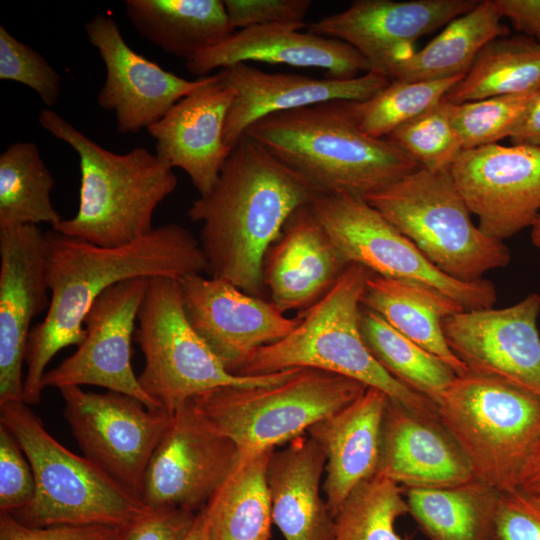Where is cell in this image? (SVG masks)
Returning a JSON list of instances; mask_svg holds the SVG:
<instances>
[{
    "instance_id": "30",
    "label": "cell",
    "mask_w": 540,
    "mask_h": 540,
    "mask_svg": "<svg viewBox=\"0 0 540 540\" xmlns=\"http://www.w3.org/2000/svg\"><path fill=\"white\" fill-rule=\"evenodd\" d=\"M500 496L477 478L450 487L406 490L409 514L429 540H499Z\"/></svg>"
},
{
    "instance_id": "35",
    "label": "cell",
    "mask_w": 540,
    "mask_h": 540,
    "mask_svg": "<svg viewBox=\"0 0 540 540\" xmlns=\"http://www.w3.org/2000/svg\"><path fill=\"white\" fill-rule=\"evenodd\" d=\"M360 329L368 349L385 370L435 404L457 376L438 357L363 306Z\"/></svg>"
},
{
    "instance_id": "4",
    "label": "cell",
    "mask_w": 540,
    "mask_h": 540,
    "mask_svg": "<svg viewBox=\"0 0 540 540\" xmlns=\"http://www.w3.org/2000/svg\"><path fill=\"white\" fill-rule=\"evenodd\" d=\"M38 122L79 157L78 210L53 230L97 246L120 247L154 228V212L178 183L167 162L145 147L124 154L107 150L51 108L40 111Z\"/></svg>"
},
{
    "instance_id": "25",
    "label": "cell",
    "mask_w": 540,
    "mask_h": 540,
    "mask_svg": "<svg viewBox=\"0 0 540 540\" xmlns=\"http://www.w3.org/2000/svg\"><path fill=\"white\" fill-rule=\"evenodd\" d=\"M348 266L308 204L289 217L269 248L263 266L264 285L281 312L308 309Z\"/></svg>"
},
{
    "instance_id": "50",
    "label": "cell",
    "mask_w": 540,
    "mask_h": 540,
    "mask_svg": "<svg viewBox=\"0 0 540 540\" xmlns=\"http://www.w3.org/2000/svg\"><path fill=\"white\" fill-rule=\"evenodd\" d=\"M531 240L534 246L540 249V215L531 226Z\"/></svg>"
},
{
    "instance_id": "18",
    "label": "cell",
    "mask_w": 540,
    "mask_h": 540,
    "mask_svg": "<svg viewBox=\"0 0 540 540\" xmlns=\"http://www.w3.org/2000/svg\"><path fill=\"white\" fill-rule=\"evenodd\" d=\"M49 305L45 232L35 225L0 231V405L23 401L31 322Z\"/></svg>"
},
{
    "instance_id": "39",
    "label": "cell",
    "mask_w": 540,
    "mask_h": 540,
    "mask_svg": "<svg viewBox=\"0 0 540 540\" xmlns=\"http://www.w3.org/2000/svg\"><path fill=\"white\" fill-rule=\"evenodd\" d=\"M536 92L452 103L451 119L463 149L496 144L509 137Z\"/></svg>"
},
{
    "instance_id": "49",
    "label": "cell",
    "mask_w": 540,
    "mask_h": 540,
    "mask_svg": "<svg viewBox=\"0 0 540 540\" xmlns=\"http://www.w3.org/2000/svg\"><path fill=\"white\" fill-rule=\"evenodd\" d=\"M185 540H211L210 514L207 505L197 512L194 524Z\"/></svg>"
},
{
    "instance_id": "1",
    "label": "cell",
    "mask_w": 540,
    "mask_h": 540,
    "mask_svg": "<svg viewBox=\"0 0 540 540\" xmlns=\"http://www.w3.org/2000/svg\"><path fill=\"white\" fill-rule=\"evenodd\" d=\"M50 305L32 327L26 349L23 401L38 404L52 358L85 337L84 320L109 287L133 278L180 280L206 271L199 240L184 226L167 223L120 247H101L53 229L45 232Z\"/></svg>"
},
{
    "instance_id": "8",
    "label": "cell",
    "mask_w": 540,
    "mask_h": 540,
    "mask_svg": "<svg viewBox=\"0 0 540 540\" xmlns=\"http://www.w3.org/2000/svg\"><path fill=\"white\" fill-rule=\"evenodd\" d=\"M436 405L475 478L501 493L518 490L540 448V396L468 371L456 376Z\"/></svg>"
},
{
    "instance_id": "48",
    "label": "cell",
    "mask_w": 540,
    "mask_h": 540,
    "mask_svg": "<svg viewBox=\"0 0 540 540\" xmlns=\"http://www.w3.org/2000/svg\"><path fill=\"white\" fill-rule=\"evenodd\" d=\"M518 490L540 496V448L526 470Z\"/></svg>"
},
{
    "instance_id": "43",
    "label": "cell",
    "mask_w": 540,
    "mask_h": 540,
    "mask_svg": "<svg viewBox=\"0 0 540 540\" xmlns=\"http://www.w3.org/2000/svg\"><path fill=\"white\" fill-rule=\"evenodd\" d=\"M497 531L499 540H540V496L501 493Z\"/></svg>"
},
{
    "instance_id": "11",
    "label": "cell",
    "mask_w": 540,
    "mask_h": 540,
    "mask_svg": "<svg viewBox=\"0 0 540 540\" xmlns=\"http://www.w3.org/2000/svg\"><path fill=\"white\" fill-rule=\"evenodd\" d=\"M311 207L347 263L359 264L384 278L427 286L465 310L489 309L496 303L492 282L461 281L443 273L364 197L320 194Z\"/></svg>"
},
{
    "instance_id": "33",
    "label": "cell",
    "mask_w": 540,
    "mask_h": 540,
    "mask_svg": "<svg viewBox=\"0 0 540 540\" xmlns=\"http://www.w3.org/2000/svg\"><path fill=\"white\" fill-rule=\"evenodd\" d=\"M540 89V44L527 36H502L488 43L466 75L446 94L453 104L521 95Z\"/></svg>"
},
{
    "instance_id": "22",
    "label": "cell",
    "mask_w": 540,
    "mask_h": 540,
    "mask_svg": "<svg viewBox=\"0 0 540 540\" xmlns=\"http://www.w3.org/2000/svg\"><path fill=\"white\" fill-rule=\"evenodd\" d=\"M376 475L412 488H442L475 478L460 445L437 411L408 408L389 399Z\"/></svg>"
},
{
    "instance_id": "23",
    "label": "cell",
    "mask_w": 540,
    "mask_h": 540,
    "mask_svg": "<svg viewBox=\"0 0 540 540\" xmlns=\"http://www.w3.org/2000/svg\"><path fill=\"white\" fill-rule=\"evenodd\" d=\"M235 91L218 73L204 87L175 103L146 130L156 141V154L173 169H182L199 196L207 195L231 153L224 129Z\"/></svg>"
},
{
    "instance_id": "20",
    "label": "cell",
    "mask_w": 540,
    "mask_h": 540,
    "mask_svg": "<svg viewBox=\"0 0 540 540\" xmlns=\"http://www.w3.org/2000/svg\"><path fill=\"white\" fill-rule=\"evenodd\" d=\"M178 281L188 321L232 374L253 351L284 338L300 321L223 279L191 274Z\"/></svg>"
},
{
    "instance_id": "12",
    "label": "cell",
    "mask_w": 540,
    "mask_h": 540,
    "mask_svg": "<svg viewBox=\"0 0 540 540\" xmlns=\"http://www.w3.org/2000/svg\"><path fill=\"white\" fill-rule=\"evenodd\" d=\"M59 390L64 417L84 456L141 498L147 465L171 414L120 392Z\"/></svg>"
},
{
    "instance_id": "6",
    "label": "cell",
    "mask_w": 540,
    "mask_h": 540,
    "mask_svg": "<svg viewBox=\"0 0 540 540\" xmlns=\"http://www.w3.org/2000/svg\"><path fill=\"white\" fill-rule=\"evenodd\" d=\"M0 422L15 437L35 479L32 500L10 514L20 523L123 529L153 511L92 461L59 443L24 401L0 405Z\"/></svg>"
},
{
    "instance_id": "14",
    "label": "cell",
    "mask_w": 540,
    "mask_h": 540,
    "mask_svg": "<svg viewBox=\"0 0 540 540\" xmlns=\"http://www.w3.org/2000/svg\"><path fill=\"white\" fill-rule=\"evenodd\" d=\"M148 285L149 278L140 277L106 289L85 317L83 341L45 372L43 387L99 386L134 397L149 409H161L141 387L131 363L135 323Z\"/></svg>"
},
{
    "instance_id": "15",
    "label": "cell",
    "mask_w": 540,
    "mask_h": 540,
    "mask_svg": "<svg viewBox=\"0 0 540 540\" xmlns=\"http://www.w3.org/2000/svg\"><path fill=\"white\" fill-rule=\"evenodd\" d=\"M449 172L478 227L493 239L512 237L540 215V147L463 149Z\"/></svg>"
},
{
    "instance_id": "34",
    "label": "cell",
    "mask_w": 540,
    "mask_h": 540,
    "mask_svg": "<svg viewBox=\"0 0 540 540\" xmlns=\"http://www.w3.org/2000/svg\"><path fill=\"white\" fill-rule=\"evenodd\" d=\"M55 179L33 141H17L0 155V231L63 218L51 200Z\"/></svg>"
},
{
    "instance_id": "27",
    "label": "cell",
    "mask_w": 540,
    "mask_h": 540,
    "mask_svg": "<svg viewBox=\"0 0 540 540\" xmlns=\"http://www.w3.org/2000/svg\"><path fill=\"white\" fill-rule=\"evenodd\" d=\"M325 465L308 434L272 452L266 473L272 520L285 540H332L335 519L320 492Z\"/></svg>"
},
{
    "instance_id": "2",
    "label": "cell",
    "mask_w": 540,
    "mask_h": 540,
    "mask_svg": "<svg viewBox=\"0 0 540 540\" xmlns=\"http://www.w3.org/2000/svg\"><path fill=\"white\" fill-rule=\"evenodd\" d=\"M321 193L263 146L244 135L232 148L212 190L188 209L201 224L210 277L260 297L263 266L289 217Z\"/></svg>"
},
{
    "instance_id": "46",
    "label": "cell",
    "mask_w": 540,
    "mask_h": 540,
    "mask_svg": "<svg viewBox=\"0 0 540 540\" xmlns=\"http://www.w3.org/2000/svg\"><path fill=\"white\" fill-rule=\"evenodd\" d=\"M502 16L516 30L540 44V0H494Z\"/></svg>"
},
{
    "instance_id": "24",
    "label": "cell",
    "mask_w": 540,
    "mask_h": 540,
    "mask_svg": "<svg viewBox=\"0 0 540 540\" xmlns=\"http://www.w3.org/2000/svg\"><path fill=\"white\" fill-rule=\"evenodd\" d=\"M299 24L254 26L234 31L216 46L186 61V69L197 78L214 69L237 63L259 61L303 68H318L328 77L350 79L370 71L368 61L351 45L300 30Z\"/></svg>"
},
{
    "instance_id": "44",
    "label": "cell",
    "mask_w": 540,
    "mask_h": 540,
    "mask_svg": "<svg viewBox=\"0 0 540 540\" xmlns=\"http://www.w3.org/2000/svg\"><path fill=\"white\" fill-rule=\"evenodd\" d=\"M196 514L183 508L153 510L121 529L115 540H185Z\"/></svg>"
},
{
    "instance_id": "19",
    "label": "cell",
    "mask_w": 540,
    "mask_h": 540,
    "mask_svg": "<svg viewBox=\"0 0 540 540\" xmlns=\"http://www.w3.org/2000/svg\"><path fill=\"white\" fill-rule=\"evenodd\" d=\"M477 0H356L345 10L321 18L308 31L341 40L388 76L391 67L412 54L420 37L469 12Z\"/></svg>"
},
{
    "instance_id": "31",
    "label": "cell",
    "mask_w": 540,
    "mask_h": 540,
    "mask_svg": "<svg viewBox=\"0 0 540 540\" xmlns=\"http://www.w3.org/2000/svg\"><path fill=\"white\" fill-rule=\"evenodd\" d=\"M494 0L479 1L469 12L448 23L423 49L396 62L390 81H433L463 77L479 52L509 34Z\"/></svg>"
},
{
    "instance_id": "28",
    "label": "cell",
    "mask_w": 540,
    "mask_h": 540,
    "mask_svg": "<svg viewBox=\"0 0 540 540\" xmlns=\"http://www.w3.org/2000/svg\"><path fill=\"white\" fill-rule=\"evenodd\" d=\"M361 304L401 334L447 364L456 375L468 372L447 344L443 320L465 309L427 286L372 274Z\"/></svg>"
},
{
    "instance_id": "21",
    "label": "cell",
    "mask_w": 540,
    "mask_h": 540,
    "mask_svg": "<svg viewBox=\"0 0 540 540\" xmlns=\"http://www.w3.org/2000/svg\"><path fill=\"white\" fill-rule=\"evenodd\" d=\"M217 73L220 81L235 91L224 129V142L231 149L253 123L265 116L333 100L366 101L390 83L388 76L374 71L350 79H317L267 73L247 63Z\"/></svg>"
},
{
    "instance_id": "5",
    "label": "cell",
    "mask_w": 540,
    "mask_h": 540,
    "mask_svg": "<svg viewBox=\"0 0 540 540\" xmlns=\"http://www.w3.org/2000/svg\"><path fill=\"white\" fill-rule=\"evenodd\" d=\"M373 273L351 263L335 285L306 309L284 338L253 351L233 372L254 376L292 368L342 375L384 392L391 401L421 411L437 405L394 378L375 359L360 329L362 297Z\"/></svg>"
},
{
    "instance_id": "17",
    "label": "cell",
    "mask_w": 540,
    "mask_h": 540,
    "mask_svg": "<svg viewBox=\"0 0 540 540\" xmlns=\"http://www.w3.org/2000/svg\"><path fill=\"white\" fill-rule=\"evenodd\" d=\"M540 294L500 309L464 310L443 320L448 346L468 371L540 396Z\"/></svg>"
},
{
    "instance_id": "42",
    "label": "cell",
    "mask_w": 540,
    "mask_h": 540,
    "mask_svg": "<svg viewBox=\"0 0 540 540\" xmlns=\"http://www.w3.org/2000/svg\"><path fill=\"white\" fill-rule=\"evenodd\" d=\"M232 28L305 23L310 0H225Z\"/></svg>"
},
{
    "instance_id": "26",
    "label": "cell",
    "mask_w": 540,
    "mask_h": 540,
    "mask_svg": "<svg viewBox=\"0 0 540 540\" xmlns=\"http://www.w3.org/2000/svg\"><path fill=\"white\" fill-rule=\"evenodd\" d=\"M389 397L367 390L342 410L307 431L326 457L323 492L335 518L351 491L377 473L383 418Z\"/></svg>"
},
{
    "instance_id": "45",
    "label": "cell",
    "mask_w": 540,
    "mask_h": 540,
    "mask_svg": "<svg viewBox=\"0 0 540 540\" xmlns=\"http://www.w3.org/2000/svg\"><path fill=\"white\" fill-rule=\"evenodd\" d=\"M120 530L105 525L30 527L0 514V540H115Z\"/></svg>"
},
{
    "instance_id": "10",
    "label": "cell",
    "mask_w": 540,
    "mask_h": 540,
    "mask_svg": "<svg viewBox=\"0 0 540 540\" xmlns=\"http://www.w3.org/2000/svg\"><path fill=\"white\" fill-rule=\"evenodd\" d=\"M137 322L134 341L145 359L139 383L169 414L208 390L223 386L273 385L285 381L299 369L254 376L229 372L188 321L176 279H149Z\"/></svg>"
},
{
    "instance_id": "40",
    "label": "cell",
    "mask_w": 540,
    "mask_h": 540,
    "mask_svg": "<svg viewBox=\"0 0 540 540\" xmlns=\"http://www.w3.org/2000/svg\"><path fill=\"white\" fill-rule=\"evenodd\" d=\"M0 79L31 88L47 107L61 94L62 77L36 50L0 26Z\"/></svg>"
},
{
    "instance_id": "7",
    "label": "cell",
    "mask_w": 540,
    "mask_h": 540,
    "mask_svg": "<svg viewBox=\"0 0 540 540\" xmlns=\"http://www.w3.org/2000/svg\"><path fill=\"white\" fill-rule=\"evenodd\" d=\"M367 386L335 373L299 368L266 386H223L190 400L198 418L230 439L240 461L275 449L359 398Z\"/></svg>"
},
{
    "instance_id": "16",
    "label": "cell",
    "mask_w": 540,
    "mask_h": 540,
    "mask_svg": "<svg viewBox=\"0 0 540 540\" xmlns=\"http://www.w3.org/2000/svg\"><path fill=\"white\" fill-rule=\"evenodd\" d=\"M105 66L98 105L112 112L120 134H135L160 120L182 98L207 85L213 75L187 80L133 50L117 22L97 14L84 26Z\"/></svg>"
},
{
    "instance_id": "32",
    "label": "cell",
    "mask_w": 540,
    "mask_h": 540,
    "mask_svg": "<svg viewBox=\"0 0 540 540\" xmlns=\"http://www.w3.org/2000/svg\"><path fill=\"white\" fill-rule=\"evenodd\" d=\"M275 449L240 461L207 504L211 540H269L272 506L267 465Z\"/></svg>"
},
{
    "instance_id": "36",
    "label": "cell",
    "mask_w": 540,
    "mask_h": 540,
    "mask_svg": "<svg viewBox=\"0 0 540 540\" xmlns=\"http://www.w3.org/2000/svg\"><path fill=\"white\" fill-rule=\"evenodd\" d=\"M409 513L402 488L375 475L357 485L335 516L332 540H409L395 530L396 520Z\"/></svg>"
},
{
    "instance_id": "13",
    "label": "cell",
    "mask_w": 540,
    "mask_h": 540,
    "mask_svg": "<svg viewBox=\"0 0 540 540\" xmlns=\"http://www.w3.org/2000/svg\"><path fill=\"white\" fill-rule=\"evenodd\" d=\"M239 463L236 445L204 424L188 401L171 414L147 465L141 499L152 510L198 512Z\"/></svg>"
},
{
    "instance_id": "38",
    "label": "cell",
    "mask_w": 540,
    "mask_h": 540,
    "mask_svg": "<svg viewBox=\"0 0 540 540\" xmlns=\"http://www.w3.org/2000/svg\"><path fill=\"white\" fill-rule=\"evenodd\" d=\"M452 103L445 97L406 122L386 139L396 145L421 168L449 170L463 150L451 119Z\"/></svg>"
},
{
    "instance_id": "3",
    "label": "cell",
    "mask_w": 540,
    "mask_h": 540,
    "mask_svg": "<svg viewBox=\"0 0 540 540\" xmlns=\"http://www.w3.org/2000/svg\"><path fill=\"white\" fill-rule=\"evenodd\" d=\"M352 102L333 100L274 113L244 135L321 194L365 197L420 168L388 139L364 133Z\"/></svg>"
},
{
    "instance_id": "47",
    "label": "cell",
    "mask_w": 540,
    "mask_h": 540,
    "mask_svg": "<svg viewBox=\"0 0 540 540\" xmlns=\"http://www.w3.org/2000/svg\"><path fill=\"white\" fill-rule=\"evenodd\" d=\"M512 145L540 147V89L509 136Z\"/></svg>"
},
{
    "instance_id": "9",
    "label": "cell",
    "mask_w": 540,
    "mask_h": 540,
    "mask_svg": "<svg viewBox=\"0 0 540 540\" xmlns=\"http://www.w3.org/2000/svg\"><path fill=\"white\" fill-rule=\"evenodd\" d=\"M364 199L410 239L440 271L461 281H476L511 260L508 247L487 236L449 170L424 168L405 175Z\"/></svg>"
},
{
    "instance_id": "29",
    "label": "cell",
    "mask_w": 540,
    "mask_h": 540,
    "mask_svg": "<svg viewBox=\"0 0 540 540\" xmlns=\"http://www.w3.org/2000/svg\"><path fill=\"white\" fill-rule=\"evenodd\" d=\"M124 6L142 38L186 61L235 31L220 0H126Z\"/></svg>"
},
{
    "instance_id": "37",
    "label": "cell",
    "mask_w": 540,
    "mask_h": 540,
    "mask_svg": "<svg viewBox=\"0 0 540 540\" xmlns=\"http://www.w3.org/2000/svg\"><path fill=\"white\" fill-rule=\"evenodd\" d=\"M463 77L417 82L390 81L370 99L352 102L358 125L373 138H386L442 100Z\"/></svg>"
},
{
    "instance_id": "41",
    "label": "cell",
    "mask_w": 540,
    "mask_h": 540,
    "mask_svg": "<svg viewBox=\"0 0 540 540\" xmlns=\"http://www.w3.org/2000/svg\"><path fill=\"white\" fill-rule=\"evenodd\" d=\"M10 430L0 422V514L24 508L35 494L29 461Z\"/></svg>"
}]
</instances>
